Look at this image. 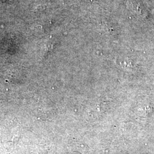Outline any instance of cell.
<instances>
[{"instance_id":"obj_1","label":"cell","mask_w":154,"mask_h":154,"mask_svg":"<svg viewBox=\"0 0 154 154\" xmlns=\"http://www.w3.org/2000/svg\"><path fill=\"white\" fill-rule=\"evenodd\" d=\"M86 1H93V0H86Z\"/></svg>"}]
</instances>
